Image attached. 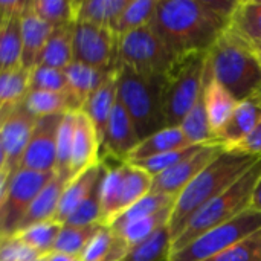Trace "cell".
<instances>
[{
  "mask_svg": "<svg viewBox=\"0 0 261 261\" xmlns=\"http://www.w3.org/2000/svg\"><path fill=\"white\" fill-rule=\"evenodd\" d=\"M225 148L217 142L205 144L194 156L177 164L176 167L164 171L162 174L153 177L150 193L165 194L177 199L179 194L188 187V184L210 164L213 162Z\"/></svg>",
  "mask_w": 261,
  "mask_h": 261,
  "instance_id": "obj_12",
  "label": "cell"
},
{
  "mask_svg": "<svg viewBox=\"0 0 261 261\" xmlns=\"http://www.w3.org/2000/svg\"><path fill=\"white\" fill-rule=\"evenodd\" d=\"M3 170H8V168H6V153H5V148H3V144L0 139V171H3Z\"/></svg>",
  "mask_w": 261,
  "mask_h": 261,
  "instance_id": "obj_52",
  "label": "cell"
},
{
  "mask_svg": "<svg viewBox=\"0 0 261 261\" xmlns=\"http://www.w3.org/2000/svg\"><path fill=\"white\" fill-rule=\"evenodd\" d=\"M73 61V23L57 28L50 34L37 66L64 70Z\"/></svg>",
  "mask_w": 261,
  "mask_h": 261,
  "instance_id": "obj_27",
  "label": "cell"
},
{
  "mask_svg": "<svg viewBox=\"0 0 261 261\" xmlns=\"http://www.w3.org/2000/svg\"><path fill=\"white\" fill-rule=\"evenodd\" d=\"M73 132H75V112H67L63 115L57 133V161H55V174L63 177L66 182L72 179L70 158H72Z\"/></svg>",
  "mask_w": 261,
  "mask_h": 261,
  "instance_id": "obj_35",
  "label": "cell"
},
{
  "mask_svg": "<svg viewBox=\"0 0 261 261\" xmlns=\"http://www.w3.org/2000/svg\"><path fill=\"white\" fill-rule=\"evenodd\" d=\"M26 110L35 118L64 115L67 112H80V106L69 92H46L29 90L23 99Z\"/></svg>",
  "mask_w": 261,
  "mask_h": 261,
  "instance_id": "obj_26",
  "label": "cell"
},
{
  "mask_svg": "<svg viewBox=\"0 0 261 261\" xmlns=\"http://www.w3.org/2000/svg\"><path fill=\"white\" fill-rule=\"evenodd\" d=\"M231 150H236V151H240L245 154H251V156H261V121L243 141H240Z\"/></svg>",
  "mask_w": 261,
  "mask_h": 261,
  "instance_id": "obj_47",
  "label": "cell"
},
{
  "mask_svg": "<svg viewBox=\"0 0 261 261\" xmlns=\"http://www.w3.org/2000/svg\"><path fill=\"white\" fill-rule=\"evenodd\" d=\"M128 2L130 0H76V20L104 26L115 32L116 23Z\"/></svg>",
  "mask_w": 261,
  "mask_h": 261,
  "instance_id": "obj_28",
  "label": "cell"
},
{
  "mask_svg": "<svg viewBox=\"0 0 261 261\" xmlns=\"http://www.w3.org/2000/svg\"><path fill=\"white\" fill-rule=\"evenodd\" d=\"M206 72L239 102L261 87V64L255 49L231 29L208 50Z\"/></svg>",
  "mask_w": 261,
  "mask_h": 261,
  "instance_id": "obj_3",
  "label": "cell"
},
{
  "mask_svg": "<svg viewBox=\"0 0 261 261\" xmlns=\"http://www.w3.org/2000/svg\"><path fill=\"white\" fill-rule=\"evenodd\" d=\"M47 261H80L76 255H69L64 252H57V251H50L49 254H46Z\"/></svg>",
  "mask_w": 261,
  "mask_h": 261,
  "instance_id": "obj_50",
  "label": "cell"
},
{
  "mask_svg": "<svg viewBox=\"0 0 261 261\" xmlns=\"http://www.w3.org/2000/svg\"><path fill=\"white\" fill-rule=\"evenodd\" d=\"M29 90L67 92L64 70L46 66H35L29 70Z\"/></svg>",
  "mask_w": 261,
  "mask_h": 261,
  "instance_id": "obj_42",
  "label": "cell"
},
{
  "mask_svg": "<svg viewBox=\"0 0 261 261\" xmlns=\"http://www.w3.org/2000/svg\"><path fill=\"white\" fill-rule=\"evenodd\" d=\"M173 213V206L164 208L158 211L156 214H151L145 219L127 223L119 228H110L116 236H119L132 249L144 242H147L150 237H153L159 229L168 226L170 217Z\"/></svg>",
  "mask_w": 261,
  "mask_h": 261,
  "instance_id": "obj_29",
  "label": "cell"
},
{
  "mask_svg": "<svg viewBox=\"0 0 261 261\" xmlns=\"http://www.w3.org/2000/svg\"><path fill=\"white\" fill-rule=\"evenodd\" d=\"M106 165L99 184V199H101V225L110 226L119 216L122 182H124V165L125 162H118L116 165Z\"/></svg>",
  "mask_w": 261,
  "mask_h": 261,
  "instance_id": "obj_24",
  "label": "cell"
},
{
  "mask_svg": "<svg viewBox=\"0 0 261 261\" xmlns=\"http://www.w3.org/2000/svg\"><path fill=\"white\" fill-rule=\"evenodd\" d=\"M9 179H11V173H9L8 170L0 171V213H2V208H3L5 200H6L8 187H9Z\"/></svg>",
  "mask_w": 261,
  "mask_h": 261,
  "instance_id": "obj_49",
  "label": "cell"
},
{
  "mask_svg": "<svg viewBox=\"0 0 261 261\" xmlns=\"http://www.w3.org/2000/svg\"><path fill=\"white\" fill-rule=\"evenodd\" d=\"M29 92V70L15 69L0 73V116L17 107Z\"/></svg>",
  "mask_w": 261,
  "mask_h": 261,
  "instance_id": "obj_31",
  "label": "cell"
},
{
  "mask_svg": "<svg viewBox=\"0 0 261 261\" xmlns=\"http://www.w3.org/2000/svg\"><path fill=\"white\" fill-rule=\"evenodd\" d=\"M176 60L151 24L119 35L118 66H125L145 78L165 80Z\"/></svg>",
  "mask_w": 261,
  "mask_h": 261,
  "instance_id": "obj_7",
  "label": "cell"
},
{
  "mask_svg": "<svg viewBox=\"0 0 261 261\" xmlns=\"http://www.w3.org/2000/svg\"><path fill=\"white\" fill-rule=\"evenodd\" d=\"M31 9L54 29L76 20V0H31Z\"/></svg>",
  "mask_w": 261,
  "mask_h": 261,
  "instance_id": "obj_32",
  "label": "cell"
},
{
  "mask_svg": "<svg viewBox=\"0 0 261 261\" xmlns=\"http://www.w3.org/2000/svg\"><path fill=\"white\" fill-rule=\"evenodd\" d=\"M171 237L168 226L159 229L147 242L135 246L122 261H162L170 254Z\"/></svg>",
  "mask_w": 261,
  "mask_h": 261,
  "instance_id": "obj_40",
  "label": "cell"
},
{
  "mask_svg": "<svg viewBox=\"0 0 261 261\" xmlns=\"http://www.w3.org/2000/svg\"><path fill=\"white\" fill-rule=\"evenodd\" d=\"M236 2L158 0L151 28L176 57L208 52L229 28Z\"/></svg>",
  "mask_w": 261,
  "mask_h": 261,
  "instance_id": "obj_1",
  "label": "cell"
},
{
  "mask_svg": "<svg viewBox=\"0 0 261 261\" xmlns=\"http://www.w3.org/2000/svg\"><path fill=\"white\" fill-rule=\"evenodd\" d=\"M180 130L185 135V138L193 144V145H202V144H210L213 141V132L210 127L206 109H205V101H203V93L194 104V107L190 110V113L182 119L180 122Z\"/></svg>",
  "mask_w": 261,
  "mask_h": 261,
  "instance_id": "obj_36",
  "label": "cell"
},
{
  "mask_svg": "<svg viewBox=\"0 0 261 261\" xmlns=\"http://www.w3.org/2000/svg\"><path fill=\"white\" fill-rule=\"evenodd\" d=\"M20 31H21V67L31 70L37 66L38 58L54 32V28L43 21L32 9L31 2L29 8L20 17Z\"/></svg>",
  "mask_w": 261,
  "mask_h": 261,
  "instance_id": "obj_18",
  "label": "cell"
},
{
  "mask_svg": "<svg viewBox=\"0 0 261 261\" xmlns=\"http://www.w3.org/2000/svg\"><path fill=\"white\" fill-rule=\"evenodd\" d=\"M206 54L196 52L176 60L164 81L162 107L165 127H179L203 93Z\"/></svg>",
  "mask_w": 261,
  "mask_h": 261,
  "instance_id": "obj_6",
  "label": "cell"
},
{
  "mask_svg": "<svg viewBox=\"0 0 261 261\" xmlns=\"http://www.w3.org/2000/svg\"><path fill=\"white\" fill-rule=\"evenodd\" d=\"M101 225H90V226H70L61 225L60 234L55 240L54 249L57 252H64L69 255H76L83 252L89 240L95 236Z\"/></svg>",
  "mask_w": 261,
  "mask_h": 261,
  "instance_id": "obj_39",
  "label": "cell"
},
{
  "mask_svg": "<svg viewBox=\"0 0 261 261\" xmlns=\"http://www.w3.org/2000/svg\"><path fill=\"white\" fill-rule=\"evenodd\" d=\"M176 199L165 196V194H154V193H148L147 196H144L142 199H139L136 203H133L127 211H124L109 228H119L124 226L127 223L145 219L151 214H156L158 211L168 208V206H174Z\"/></svg>",
  "mask_w": 261,
  "mask_h": 261,
  "instance_id": "obj_37",
  "label": "cell"
},
{
  "mask_svg": "<svg viewBox=\"0 0 261 261\" xmlns=\"http://www.w3.org/2000/svg\"><path fill=\"white\" fill-rule=\"evenodd\" d=\"M116 99H118V80H116V72H113L101 84V87L89 96V99L83 106V112L92 121L99 136V141H102L106 125L116 104Z\"/></svg>",
  "mask_w": 261,
  "mask_h": 261,
  "instance_id": "obj_23",
  "label": "cell"
},
{
  "mask_svg": "<svg viewBox=\"0 0 261 261\" xmlns=\"http://www.w3.org/2000/svg\"><path fill=\"white\" fill-rule=\"evenodd\" d=\"M156 5L158 0H130L116 23L115 34L119 37L150 24L156 11Z\"/></svg>",
  "mask_w": 261,
  "mask_h": 261,
  "instance_id": "obj_38",
  "label": "cell"
},
{
  "mask_svg": "<svg viewBox=\"0 0 261 261\" xmlns=\"http://www.w3.org/2000/svg\"><path fill=\"white\" fill-rule=\"evenodd\" d=\"M119 37L109 28L76 20L73 23V61L115 72Z\"/></svg>",
  "mask_w": 261,
  "mask_h": 261,
  "instance_id": "obj_9",
  "label": "cell"
},
{
  "mask_svg": "<svg viewBox=\"0 0 261 261\" xmlns=\"http://www.w3.org/2000/svg\"><path fill=\"white\" fill-rule=\"evenodd\" d=\"M31 0H0V17L8 18L14 15H21L29 8Z\"/></svg>",
  "mask_w": 261,
  "mask_h": 261,
  "instance_id": "obj_48",
  "label": "cell"
},
{
  "mask_svg": "<svg viewBox=\"0 0 261 261\" xmlns=\"http://www.w3.org/2000/svg\"><path fill=\"white\" fill-rule=\"evenodd\" d=\"M162 261H167V258H165V260H162Z\"/></svg>",
  "mask_w": 261,
  "mask_h": 261,
  "instance_id": "obj_56",
  "label": "cell"
},
{
  "mask_svg": "<svg viewBox=\"0 0 261 261\" xmlns=\"http://www.w3.org/2000/svg\"><path fill=\"white\" fill-rule=\"evenodd\" d=\"M260 229L261 213L249 208L236 219L206 231L185 248L170 252L167 261L210 260Z\"/></svg>",
  "mask_w": 261,
  "mask_h": 261,
  "instance_id": "obj_8",
  "label": "cell"
},
{
  "mask_svg": "<svg viewBox=\"0 0 261 261\" xmlns=\"http://www.w3.org/2000/svg\"><path fill=\"white\" fill-rule=\"evenodd\" d=\"M98 162H101L99 136L89 116L83 110L75 112V132L70 158L72 177Z\"/></svg>",
  "mask_w": 261,
  "mask_h": 261,
  "instance_id": "obj_16",
  "label": "cell"
},
{
  "mask_svg": "<svg viewBox=\"0 0 261 261\" xmlns=\"http://www.w3.org/2000/svg\"><path fill=\"white\" fill-rule=\"evenodd\" d=\"M54 174L55 173H37L23 168L11 174L6 200L0 213V237H9L17 232L32 200Z\"/></svg>",
  "mask_w": 261,
  "mask_h": 261,
  "instance_id": "obj_10",
  "label": "cell"
},
{
  "mask_svg": "<svg viewBox=\"0 0 261 261\" xmlns=\"http://www.w3.org/2000/svg\"><path fill=\"white\" fill-rule=\"evenodd\" d=\"M2 20H3V18H2V17H0V26H2Z\"/></svg>",
  "mask_w": 261,
  "mask_h": 261,
  "instance_id": "obj_55",
  "label": "cell"
},
{
  "mask_svg": "<svg viewBox=\"0 0 261 261\" xmlns=\"http://www.w3.org/2000/svg\"><path fill=\"white\" fill-rule=\"evenodd\" d=\"M66 184L67 182L63 177H60L58 174H54L50 177V180L40 190V193L32 200L29 210L26 211L24 217L20 222L17 232L24 229V228H29L32 225L47 222V220H54L58 203H60V197L63 194Z\"/></svg>",
  "mask_w": 261,
  "mask_h": 261,
  "instance_id": "obj_21",
  "label": "cell"
},
{
  "mask_svg": "<svg viewBox=\"0 0 261 261\" xmlns=\"http://www.w3.org/2000/svg\"><path fill=\"white\" fill-rule=\"evenodd\" d=\"M35 121L37 119L26 110L23 101L0 121V139L6 153V168L11 174L20 168Z\"/></svg>",
  "mask_w": 261,
  "mask_h": 261,
  "instance_id": "obj_14",
  "label": "cell"
},
{
  "mask_svg": "<svg viewBox=\"0 0 261 261\" xmlns=\"http://www.w3.org/2000/svg\"><path fill=\"white\" fill-rule=\"evenodd\" d=\"M106 165L104 162H98L87 170L81 171L80 174L73 176L64 187L63 194L60 197V203L55 213L54 220L58 223H64L67 217L87 199V196L93 191L104 174Z\"/></svg>",
  "mask_w": 261,
  "mask_h": 261,
  "instance_id": "obj_17",
  "label": "cell"
},
{
  "mask_svg": "<svg viewBox=\"0 0 261 261\" xmlns=\"http://www.w3.org/2000/svg\"><path fill=\"white\" fill-rule=\"evenodd\" d=\"M31 261H47V258H46V255H40V257H37V258H34V260Z\"/></svg>",
  "mask_w": 261,
  "mask_h": 261,
  "instance_id": "obj_54",
  "label": "cell"
},
{
  "mask_svg": "<svg viewBox=\"0 0 261 261\" xmlns=\"http://www.w3.org/2000/svg\"><path fill=\"white\" fill-rule=\"evenodd\" d=\"M255 52H257V57H258V61H260L261 64V44L258 47H255Z\"/></svg>",
  "mask_w": 261,
  "mask_h": 261,
  "instance_id": "obj_53",
  "label": "cell"
},
{
  "mask_svg": "<svg viewBox=\"0 0 261 261\" xmlns=\"http://www.w3.org/2000/svg\"><path fill=\"white\" fill-rule=\"evenodd\" d=\"M261 121V87L249 98L240 101L225 124V127L214 135V142L220 144L225 150L234 148L243 141Z\"/></svg>",
  "mask_w": 261,
  "mask_h": 261,
  "instance_id": "obj_15",
  "label": "cell"
},
{
  "mask_svg": "<svg viewBox=\"0 0 261 261\" xmlns=\"http://www.w3.org/2000/svg\"><path fill=\"white\" fill-rule=\"evenodd\" d=\"M258 158L260 156H251L236 150H223L210 162L176 199L168 223L171 242L180 236L188 222L206 203L226 191L258 161Z\"/></svg>",
  "mask_w": 261,
  "mask_h": 261,
  "instance_id": "obj_2",
  "label": "cell"
},
{
  "mask_svg": "<svg viewBox=\"0 0 261 261\" xmlns=\"http://www.w3.org/2000/svg\"><path fill=\"white\" fill-rule=\"evenodd\" d=\"M37 257L40 254L23 245L17 237H0V261H31Z\"/></svg>",
  "mask_w": 261,
  "mask_h": 261,
  "instance_id": "obj_46",
  "label": "cell"
},
{
  "mask_svg": "<svg viewBox=\"0 0 261 261\" xmlns=\"http://www.w3.org/2000/svg\"><path fill=\"white\" fill-rule=\"evenodd\" d=\"M151 184H153V177L147 171H144L142 168H139L133 164L125 162L119 216L124 211H127L133 203H136L139 199L147 196L151 190Z\"/></svg>",
  "mask_w": 261,
  "mask_h": 261,
  "instance_id": "obj_33",
  "label": "cell"
},
{
  "mask_svg": "<svg viewBox=\"0 0 261 261\" xmlns=\"http://www.w3.org/2000/svg\"><path fill=\"white\" fill-rule=\"evenodd\" d=\"M202 145H190V147H185V148H180V150H174V151H168V153H164V154H159V156H154V158H150V159H145V161H139V162H135L133 165L142 168L144 171H147L151 177H156L159 174H162L164 171L176 167L177 164L190 159L191 156H194L202 147Z\"/></svg>",
  "mask_w": 261,
  "mask_h": 261,
  "instance_id": "obj_41",
  "label": "cell"
},
{
  "mask_svg": "<svg viewBox=\"0 0 261 261\" xmlns=\"http://www.w3.org/2000/svg\"><path fill=\"white\" fill-rule=\"evenodd\" d=\"M118 99L127 110L139 139L165 128L161 78H145L125 66H118Z\"/></svg>",
  "mask_w": 261,
  "mask_h": 261,
  "instance_id": "obj_5",
  "label": "cell"
},
{
  "mask_svg": "<svg viewBox=\"0 0 261 261\" xmlns=\"http://www.w3.org/2000/svg\"><path fill=\"white\" fill-rule=\"evenodd\" d=\"M206 261H261V229Z\"/></svg>",
  "mask_w": 261,
  "mask_h": 261,
  "instance_id": "obj_44",
  "label": "cell"
},
{
  "mask_svg": "<svg viewBox=\"0 0 261 261\" xmlns=\"http://www.w3.org/2000/svg\"><path fill=\"white\" fill-rule=\"evenodd\" d=\"M261 177V156L258 161L242 176L239 177L226 191H223L220 196L213 199L210 203H206L185 226V229L180 232V236L171 242L170 252L185 248L188 243L205 234L206 231L226 223L251 206L254 190Z\"/></svg>",
  "mask_w": 261,
  "mask_h": 261,
  "instance_id": "obj_4",
  "label": "cell"
},
{
  "mask_svg": "<svg viewBox=\"0 0 261 261\" xmlns=\"http://www.w3.org/2000/svg\"><path fill=\"white\" fill-rule=\"evenodd\" d=\"M203 101H205V109H206L210 127L213 132V141H214V135L219 133L229 121L239 101L223 86H220L206 72V69H205V81H203Z\"/></svg>",
  "mask_w": 261,
  "mask_h": 261,
  "instance_id": "obj_19",
  "label": "cell"
},
{
  "mask_svg": "<svg viewBox=\"0 0 261 261\" xmlns=\"http://www.w3.org/2000/svg\"><path fill=\"white\" fill-rule=\"evenodd\" d=\"M139 142L141 139L127 110L121 101L116 99L101 141V161L110 159L115 162H127L130 153Z\"/></svg>",
  "mask_w": 261,
  "mask_h": 261,
  "instance_id": "obj_13",
  "label": "cell"
},
{
  "mask_svg": "<svg viewBox=\"0 0 261 261\" xmlns=\"http://www.w3.org/2000/svg\"><path fill=\"white\" fill-rule=\"evenodd\" d=\"M63 115L44 116L35 121L29 144L23 153L20 168L37 173H55L57 133Z\"/></svg>",
  "mask_w": 261,
  "mask_h": 261,
  "instance_id": "obj_11",
  "label": "cell"
},
{
  "mask_svg": "<svg viewBox=\"0 0 261 261\" xmlns=\"http://www.w3.org/2000/svg\"><path fill=\"white\" fill-rule=\"evenodd\" d=\"M190 145L193 144L185 138L180 127H165L153 133L151 136L142 139L136 145V148L130 153L127 162L135 164V162L145 161V159H150V158H154L168 151L180 150Z\"/></svg>",
  "mask_w": 261,
  "mask_h": 261,
  "instance_id": "obj_22",
  "label": "cell"
},
{
  "mask_svg": "<svg viewBox=\"0 0 261 261\" xmlns=\"http://www.w3.org/2000/svg\"><path fill=\"white\" fill-rule=\"evenodd\" d=\"M116 72V70H115ZM113 72L96 69L78 61H72L66 69V81H67V92L76 101L80 109L83 110L84 102L89 96L101 87V84L112 75Z\"/></svg>",
  "mask_w": 261,
  "mask_h": 261,
  "instance_id": "obj_20",
  "label": "cell"
},
{
  "mask_svg": "<svg viewBox=\"0 0 261 261\" xmlns=\"http://www.w3.org/2000/svg\"><path fill=\"white\" fill-rule=\"evenodd\" d=\"M249 208L254 210V211L261 213V177L260 180H258V184H257V187H255V190H254V194H252V200H251V206Z\"/></svg>",
  "mask_w": 261,
  "mask_h": 261,
  "instance_id": "obj_51",
  "label": "cell"
},
{
  "mask_svg": "<svg viewBox=\"0 0 261 261\" xmlns=\"http://www.w3.org/2000/svg\"><path fill=\"white\" fill-rule=\"evenodd\" d=\"M115 234L109 226H99L95 236L89 240L83 252L80 254V261H106L110 248L113 245Z\"/></svg>",
  "mask_w": 261,
  "mask_h": 261,
  "instance_id": "obj_45",
  "label": "cell"
},
{
  "mask_svg": "<svg viewBox=\"0 0 261 261\" xmlns=\"http://www.w3.org/2000/svg\"><path fill=\"white\" fill-rule=\"evenodd\" d=\"M60 229H61V223L55 220H47V222H41L29 228H24L15 232L14 237H17L23 245L34 249L40 255H46L54 249Z\"/></svg>",
  "mask_w": 261,
  "mask_h": 261,
  "instance_id": "obj_34",
  "label": "cell"
},
{
  "mask_svg": "<svg viewBox=\"0 0 261 261\" xmlns=\"http://www.w3.org/2000/svg\"><path fill=\"white\" fill-rule=\"evenodd\" d=\"M254 49L261 44V0H239L231 14L229 28Z\"/></svg>",
  "mask_w": 261,
  "mask_h": 261,
  "instance_id": "obj_25",
  "label": "cell"
},
{
  "mask_svg": "<svg viewBox=\"0 0 261 261\" xmlns=\"http://www.w3.org/2000/svg\"><path fill=\"white\" fill-rule=\"evenodd\" d=\"M20 17L14 15L2 20L0 26V73L21 67V31Z\"/></svg>",
  "mask_w": 261,
  "mask_h": 261,
  "instance_id": "obj_30",
  "label": "cell"
},
{
  "mask_svg": "<svg viewBox=\"0 0 261 261\" xmlns=\"http://www.w3.org/2000/svg\"><path fill=\"white\" fill-rule=\"evenodd\" d=\"M106 171V170H104ZM102 179V177H101ZM99 184L93 188V191L87 196V199L67 217L63 225L70 226H90L101 225V199H99Z\"/></svg>",
  "mask_w": 261,
  "mask_h": 261,
  "instance_id": "obj_43",
  "label": "cell"
}]
</instances>
